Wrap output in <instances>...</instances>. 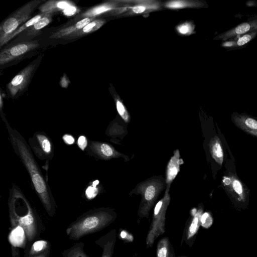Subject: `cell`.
Returning <instances> with one entry per match:
<instances>
[{"label":"cell","mask_w":257,"mask_h":257,"mask_svg":"<svg viewBox=\"0 0 257 257\" xmlns=\"http://www.w3.org/2000/svg\"><path fill=\"white\" fill-rule=\"evenodd\" d=\"M10 140L16 154L27 169L35 191L46 211L52 216L55 210V202L30 147L22 135L6 122Z\"/></svg>","instance_id":"obj_1"},{"label":"cell","mask_w":257,"mask_h":257,"mask_svg":"<svg viewBox=\"0 0 257 257\" xmlns=\"http://www.w3.org/2000/svg\"><path fill=\"white\" fill-rule=\"evenodd\" d=\"M8 207L12 226H21L29 240H33L37 232L36 217L28 200L15 184L10 189Z\"/></svg>","instance_id":"obj_2"},{"label":"cell","mask_w":257,"mask_h":257,"mask_svg":"<svg viewBox=\"0 0 257 257\" xmlns=\"http://www.w3.org/2000/svg\"><path fill=\"white\" fill-rule=\"evenodd\" d=\"M117 214L110 208H98L90 210L80 216L66 230L72 240H77L82 237L103 229L114 222Z\"/></svg>","instance_id":"obj_3"},{"label":"cell","mask_w":257,"mask_h":257,"mask_svg":"<svg viewBox=\"0 0 257 257\" xmlns=\"http://www.w3.org/2000/svg\"><path fill=\"white\" fill-rule=\"evenodd\" d=\"M166 185L165 179L161 175L153 176L139 183L130 193L141 195V200L138 211L140 218H149L150 211Z\"/></svg>","instance_id":"obj_4"},{"label":"cell","mask_w":257,"mask_h":257,"mask_svg":"<svg viewBox=\"0 0 257 257\" xmlns=\"http://www.w3.org/2000/svg\"><path fill=\"white\" fill-rule=\"evenodd\" d=\"M43 1L34 0L26 4L6 19L0 26V47L9 41L11 36L30 20L34 10Z\"/></svg>","instance_id":"obj_5"},{"label":"cell","mask_w":257,"mask_h":257,"mask_svg":"<svg viewBox=\"0 0 257 257\" xmlns=\"http://www.w3.org/2000/svg\"><path fill=\"white\" fill-rule=\"evenodd\" d=\"M170 187H166L163 197L156 203L152 216V222L146 236L147 247H151L155 240L165 232L166 214L171 201Z\"/></svg>","instance_id":"obj_6"},{"label":"cell","mask_w":257,"mask_h":257,"mask_svg":"<svg viewBox=\"0 0 257 257\" xmlns=\"http://www.w3.org/2000/svg\"><path fill=\"white\" fill-rule=\"evenodd\" d=\"M38 46L37 42H26L3 49L0 53V64L9 63Z\"/></svg>","instance_id":"obj_7"},{"label":"cell","mask_w":257,"mask_h":257,"mask_svg":"<svg viewBox=\"0 0 257 257\" xmlns=\"http://www.w3.org/2000/svg\"><path fill=\"white\" fill-rule=\"evenodd\" d=\"M35 64H30L18 73L8 84L7 89L12 96L23 91L27 85L35 69Z\"/></svg>","instance_id":"obj_8"},{"label":"cell","mask_w":257,"mask_h":257,"mask_svg":"<svg viewBox=\"0 0 257 257\" xmlns=\"http://www.w3.org/2000/svg\"><path fill=\"white\" fill-rule=\"evenodd\" d=\"M88 147L90 153L100 159L107 160L122 157H126L106 143L90 141Z\"/></svg>","instance_id":"obj_9"},{"label":"cell","mask_w":257,"mask_h":257,"mask_svg":"<svg viewBox=\"0 0 257 257\" xmlns=\"http://www.w3.org/2000/svg\"><path fill=\"white\" fill-rule=\"evenodd\" d=\"M116 239V230L113 229L95 241L102 249L101 257H112Z\"/></svg>","instance_id":"obj_10"},{"label":"cell","mask_w":257,"mask_h":257,"mask_svg":"<svg viewBox=\"0 0 257 257\" xmlns=\"http://www.w3.org/2000/svg\"><path fill=\"white\" fill-rule=\"evenodd\" d=\"M179 150H176L174 155L170 158L167 166L166 178L165 179L166 187H170L180 170V166L183 163V161L180 158Z\"/></svg>","instance_id":"obj_11"},{"label":"cell","mask_w":257,"mask_h":257,"mask_svg":"<svg viewBox=\"0 0 257 257\" xmlns=\"http://www.w3.org/2000/svg\"><path fill=\"white\" fill-rule=\"evenodd\" d=\"M95 18H86L69 27L59 29L53 33L50 38H67L71 35L81 30L91 22L95 20Z\"/></svg>","instance_id":"obj_12"},{"label":"cell","mask_w":257,"mask_h":257,"mask_svg":"<svg viewBox=\"0 0 257 257\" xmlns=\"http://www.w3.org/2000/svg\"><path fill=\"white\" fill-rule=\"evenodd\" d=\"M118 1H111L91 8L80 16V18H95L109 11H113L118 8Z\"/></svg>","instance_id":"obj_13"},{"label":"cell","mask_w":257,"mask_h":257,"mask_svg":"<svg viewBox=\"0 0 257 257\" xmlns=\"http://www.w3.org/2000/svg\"><path fill=\"white\" fill-rule=\"evenodd\" d=\"M75 5L72 2L66 0H50L46 2L39 7L41 13L51 14L59 11H64L68 8Z\"/></svg>","instance_id":"obj_14"},{"label":"cell","mask_w":257,"mask_h":257,"mask_svg":"<svg viewBox=\"0 0 257 257\" xmlns=\"http://www.w3.org/2000/svg\"><path fill=\"white\" fill-rule=\"evenodd\" d=\"M202 214V210L201 209L197 210L194 208L191 210L192 217L186 229L185 236V240L190 241L197 232L201 225Z\"/></svg>","instance_id":"obj_15"},{"label":"cell","mask_w":257,"mask_h":257,"mask_svg":"<svg viewBox=\"0 0 257 257\" xmlns=\"http://www.w3.org/2000/svg\"><path fill=\"white\" fill-rule=\"evenodd\" d=\"M235 125L243 131L257 137V120L246 116L236 117L233 119Z\"/></svg>","instance_id":"obj_16"},{"label":"cell","mask_w":257,"mask_h":257,"mask_svg":"<svg viewBox=\"0 0 257 257\" xmlns=\"http://www.w3.org/2000/svg\"><path fill=\"white\" fill-rule=\"evenodd\" d=\"M138 4L133 7H126L130 9L132 13L140 14L156 11L160 8V4L158 2L154 1H140Z\"/></svg>","instance_id":"obj_17"},{"label":"cell","mask_w":257,"mask_h":257,"mask_svg":"<svg viewBox=\"0 0 257 257\" xmlns=\"http://www.w3.org/2000/svg\"><path fill=\"white\" fill-rule=\"evenodd\" d=\"M105 23V20L95 19L89 23L81 30L71 35L66 39H74L94 32L100 28Z\"/></svg>","instance_id":"obj_18"},{"label":"cell","mask_w":257,"mask_h":257,"mask_svg":"<svg viewBox=\"0 0 257 257\" xmlns=\"http://www.w3.org/2000/svg\"><path fill=\"white\" fill-rule=\"evenodd\" d=\"M34 138L39 147L37 150H40L38 153L40 152L41 155L46 156L51 155L52 153V145L48 137L39 133L35 134Z\"/></svg>","instance_id":"obj_19"},{"label":"cell","mask_w":257,"mask_h":257,"mask_svg":"<svg viewBox=\"0 0 257 257\" xmlns=\"http://www.w3.org/2000/svg\"><path fill=\"white\" fill-rule=\"evenodd\" d=\"M209 147L212 158L221 165L223 161V153L219 139L217 136L212 138L210 141Z\"/></svg>","instance_id":"obj_20"},{"label":"cell","mask_w":257,"mask_h":257,"mask_svg":"<svg viewBox=\"0 0 257 257\" xmlns=\"http://www.w3.org/2000/svg\"><path fill=\"white\" fill-rule=\"evenodd\" d=\"M157 257H175L172 246L167 237L162 238L158 242L156 249Z\"/></svg>","instance_id":"obj_21"},{"label":"cell","mask_w":257,"mask_h":257,"mask_svg":"<svg viewBox=\"0 0 257 257\" xmlns=\"http://www.w3.org/2000/svg\"><path fill=\"white\" fill-rule=\"evenodd\" d=\"M53 14H44L43 16L27 31L28 36L35 35L52 21Z\"/></svg>","instance_id":"obj_22"},{"label":"cell","mask_w":257,"mask_h":257,"mask_svg":"<svg viewBox=\"0 0 257 257\" xmlns=\"http://www.w3.org/2000/svg\"><path fill=\"white\" fill-rule=\"evenodd\" d=\"M84 245L83 242L75 243L71 247L64 250L62 255L63 257H89L84 250Z\"/></svg>","instance_id":"obj_23"},{"label":"cell","mask_w":257,"mask_h":257,"mask_svg":"<svg viewBox=\"0 0 257 257\" xmlns=\"http://www.w3.org/2000/svg\"><path fill=\"white\" fill-rule=\"evenodd\" d=\"M198 4L191 1L176 0L166 2L164 6L170 9H180L197 7Z\"/></svg>","instance_id":"obj_24"},{"label":"cell","mask_w":257,"mask_h":257,"mask_svg":"<svg viewBox=\"0 0 257 257\" xmlns=\"http://www.w3.org/2000/svg\"><path fill=\"white\" fill-rule=\"evenodd\" d=\"M48 248V242L46 240H41L35 242L32 245L31 249L29 252V257L43 256L40 253H44Z\"/></svg>","instance_id":"obj_25"},{"label":"cell","mask_w":257,"mask_h":257,"mask_svg":"<svg viewBox=\"0 0 257 257\" xmlns=\"http://www.w3.org/2000/svg\"><path fill=\"white\" fill-rule=\"evenodd\" d=\"M24 233L25 232L23 228L21 226L17 225V228L12 231L10 235V240L11 243L15 244V245L21 246L22 244L24 243Z\"/></svg>","instance_id":"obj_26"},{"label":"cell","mask_w":257,"mask_h":257,"mask_svg":"<svg viewBox=\"0 0 257 257\" xmlns=\"http://www.w3.org/2000/svg\"><path fill=\"white\" fill-rule=\"evenodd\" d=\"M44 15L43 13H41L36 15L34 17L31 18L29 21L26 22L24 25L20 27L17 30H16L10 37L9 41L12 38L16 36L18 34L24 30H27L29 28L34 25L38 20H39Z\"/></svg>","instance_id":"obj_27"},{"label":"cell","mask_w":257,"mask_h":257,"mask_svg":"<svg viewBox=\"0 0 257 257\" xmlns=\"http://www.w3.org/2000/svg\"><path fill=\"white\" fill-rule=\"evenodd\" d=\"M116 109L119 115L126 122H129L130 117L122 101L118 98L115 99Z\"/></svg>","instance_id":"obj_28"},{"label":"cell","mask_w":257,"mask_h":257,"mask_svg":"<svg viewBox=\"0 0 257 257\" xmlns=\"http://www.w3.org/2000/svg\"><path fill=\"white\" fill-rule=\"evenodd\" d=\"M194 26L190 22H186L176 27L177 32L183 35H189L193 33Z\"/></svg>","instance_id":"obj_29"},{"label":"cell","mask_w":257,"mask_h":257,"mask_svg":"<svg viewBox=\"0 0 257 257\" xmlns=\"http://www.w3.org/2000/svg\"><path fill=\"white\" fill-rule=\"evenodd\" d=\"M232 185L235 192L243 199V189L240 182L236 179H233L232 181Z\"/></svg>","instance_id":"obj_30"},{"label":"cell","mask_w":257,"mask_h":257,"mask_svg":"<svg viewBox=\"0 0 257 257\" xmlns=\"http://www.w3.org/2000/svg\"><path fill=\"white\" fill-rule=\"evenodd\" d=\"M119 235L121 239L124 241L132 242L134 240L133 236L125 230H121Z\"/></svg>","instance_id":"obj_31"},{"label":"cell","mask_w":257,"mask_h":257,"mask_svg":"<svg viewBox=\"0 0 257 257\" xmlns=\"http://www.w3.org/2000/svg\"><path fill=\"white\" fill-rule=\"evenodd\" d=\"M250 29V25L247 23H243L238 26L235 28V32L237 34H241L248 31Z\"/></svg>","instance_id":"obj_32"},{"label":"cell","mask_w":257,"mask_h":257,"mask_svg":"<svg viewBox=\"0 0 257 257\" xmlns=\"http://www.w3.org/2000/svg\"><path fill=\"white\" fill-rule=\"evenodd\" d=\"M77 145L82 150H84L88 145L86 138L83 136L79 137L77 140Z\"/></svg>","instance_id":"obj_33"},{"label":"cell","mask_w":257,"mask_h":257,"mask_svg":"<svg viewBox=\"0 0 257 257\" xmlns=\"http://www.w3.org/2000/svg\"><path fill=\"white\" fill-rule=\"evenodd\" d=\"M250 39L251 36L250 35H245L243 37H241L240 39H239L237 42V44L239 46H241L249 42V40H250Z\"/></svg>","instance_id":"obj_34"},{"label":"cell","mask_w":257,"mask_h":257,"mask_svg":"<svg viewBox=\"0 0 257 257\" xmlns=\"http://www.w3.org/2000/svg\"><path fill=\"white\" fill-rule=\"evenodd\" d=\"M64 142L68 145H72L75 142L74 138L70 135L66 134L63 137Z\"/></svg>","instance_id":"obj_35"},{"label":"cell","mask_w":257,"mask_h":257,"mask_svg":"<svg viewBox=\"0 0 257 257\" xmlns=\"http://www.w3.org/2000/svg\"><path fill=\"white\" fill-rule=\"evenodd\" d=\"M233 45V43L232 42H226L225 43L224 45L226 46H230Z\"/></svg>","instance_id":"obj_36"},{"label":"cell","mask_w":257,"mask_h":257,"mask_svg":"<svg viewBox=\"0 0 257 257\" xmlns=\"http://www.w3.org/2000/svg\"><path fill=\"white\" fill-rule=\"evenodd\" d=\"M1 107H2V95H1Z\"/></svg>","instance_id":"obj_37"},{"label":"cell","mask_w":257,"mask_h":257,"mask_svg":"<svg viewBox=\"0 0 257 257\" xmlns=\"http://www.w3.org/2000/svg\"><path fill=\"white\" fill-rule=\"evenodd\" d=\"M181 257H187V256H181Z\"/></svg>","instance_id":"obj_38"}]
</instances>
